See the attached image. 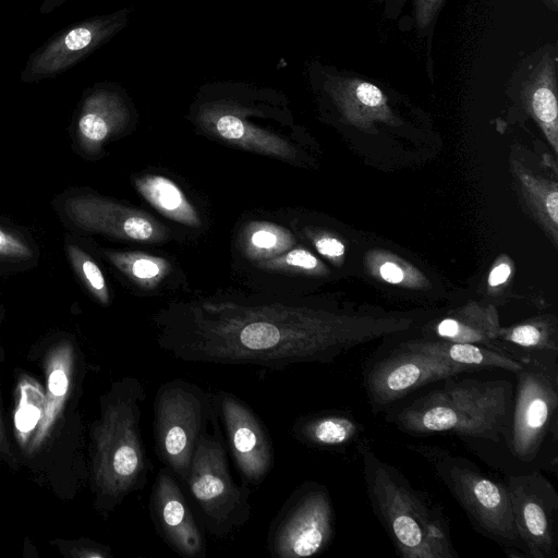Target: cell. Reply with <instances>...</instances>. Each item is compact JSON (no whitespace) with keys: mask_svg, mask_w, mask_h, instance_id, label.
<instances>
[{"mask_svg":"<svg viewBox=\"0 0 558 558\" xmlns=\"http://www.w3.org/2000/svg\"><path fill=\"white\" fill-rule=\"evenodd\" d=\"M157 324L160 348L179 361L272 371L328 364L355 345L402 330L393 316L337 314L280 302L174 308Z\"/></svg>","mask_w":558,"mask_h":558,"instance_id":"cell-1","label":"cell"},{"mask_svg":"<svg viewBox=\"0 0 558 558\" xmlns=\"http://www.w3.org/2000/svg\"><path fill=\"white\" fill-rule=\"evenodd\" d=\"M144 384L124 376L100 398L93 423L90 476L99 509L109 512L130 494L141 490L154 468L141 432Z\"/></svg>","mask_w":558,"mask_h":558,"instance_id":"cell-2","label":"cell"},{"mask_svg":"<svg viewBox=\"0 0 558 558\" xmlns=\"http://www.w3.org/2000/svg\"><path fill=\"white\" fill-rule=\"evenodd\" d=\"M371 508L402 558H459L446 515L366 440L359 442Z\"/></svg>","mask_w":558,"mask_h":558,"instance_id":"cell-3","label":"cell"},{"mask_svg":"<svg viewBox=\"0 0 558 558\" xmlns=\"http://www.w3.org/2000/svg\"><path fill=\"white\" fill-rule=\"evenodd\" d=\"M451 378V377H450ZM389 414L399 430L416 435L452 433L498 444L508 439L513 392L505 379L450 380Z\"/></svg>","mask_w":558,"mask_h":558,"instance_id":"cell-4","label":"cell"},{"mask_svg":"<svg viewBox=\"0 0 558 558\" xmlns=\"http://www.w3.org/2000/svg\"><path fill=\"white\" fill-rule=\"evenodd\" d=\"M408 448L428 463L476 532L507 550H523L506 483L494 480L468 458L439 446L408 444Z\"/></svg>","mask_w":558,"mask_h":558,"instance_id":"cell-5","label":"cell"},{"mask_svg":"<svg viewBox=\"0 0 558 558\" xmlns=\"http://www.w3.org/2000/svg\"><path fill=\"white\" fill-rule=\"evenodd\" d=\"M214 421L215 434L205 433L198 440L183 481L190 504L206 531L222 538L242 527L251 518V489L238 485L230 472L227 447Z\"/></svg>","mask_w":558,"mask_h":558,"instance_id":"cell-6","label":"cell"},{"mask_svg":"<svg viewBox=\"0 0 558 558\" xmlns=\"http://www.w3.org/2000/svg\"><path fill=\"white\" fill-rule=\"evenodd\" d=\"M153 411L156 454L182 484L199 438L216 418L213 392L175 378L158 387Z\"/></svg>","mask_w":558,"mask_h":558,"instance_id":"cell-7","label":"cell"},{"mask_svg":"<svg viewBox=\"0 0 558 558\" xmlns=\"http://www.w3.org/2000/svg\"><path fill=\"white\" fill-rule=\"evenodd\" d=\"M335 535V511L328 488L306 481L288 497L268 527L272 558H304L326 550Z\"/></svg>","mask_w":558,"mask_h":558,"instance_id":"cell-8","label":"cell"},{"mask_svg":"<svg viewBox=\"0 0 558 558\" xmlns=\"http://www.w3.org/2000/svg\"><path fill=\"white\" fill-rule=\"evenodd\" d=\"M515 393L512 401L508 447L521 462H532L550 429L557 425L558 369L523 363L514 372Z\"/></svg>","mask_w":558,"mask_h":558,"instance_id":"cell-9","label":"cell"},{"mask_svg":"<svg viewBox=\"0 0 558 558\" xmlns=\"http://www.w3.org/2000/svg\"><path fill=\"white\" fill-rule=\"evenodd\" d=\"M51 207L65 230L78 235L146 241L156 234L147 217L87 186L64 189L52 198Z\"/></svg>","mask_w":558,"mask_h":558,"instance_id":"cell-10","label":"cell"},{"mask_svg":"<svg viewBox=\"0 0 558 558\" xmlns=\"http://www.w3.org/2000/svg\"><path fill=\"white\" fill-rule=\"evenodd\" d=\"M517 534L532 558H557L558 493L538 471L509 475L506 481Z\"/></svg>","mask_w":558,"mask_h":558,"instance_id":"cell-11","label":"cell"},{"mask_svg":"<svg viewBox=\"0 0 558 558\" xmlns=\"http://www.w3.org/2000/svg\"><path fill=\"white\" fill-rule=\"evenodd\" d=\"M213 402L242 481L253 486L262 484L275 466V449L265 424L245 401L230 391L213 392Z\"/></svg>","mask_w":558,"mask_h":558,"instance_id":"cell-12","label":"cell"},{"mask_svg":"<svg viewBox=\"0 0 558 558\" xmlns=\"http://www.w3.org/2000/svg\"><path fill=\"white\" fill-rule=\"evenodd\" d=\"M470 371L435 356L399 347L374 362L363 376V385L374 412L428 384Z\"/></svg>","mask_w":558,"mask_h":558,"instance_id":"cell-13","label":"cell"},{"mask_svg":"<svg viewBox=\"0 0 558 558\" xmlns=\"http://www.w3.org/2000/svg\"><path fill=\"white\" fill-rule=\"evenodd\" d=\"M148 510L157 534L184 558H205L206 537L178 477L166 466L155 477Z\"/></svg>","mask_w":558,"mask_h":558,"instance_id":"cell-14","label":"cell"},{"mask_svg":"<svg viewBox=\"0 0 558 558\" xmlns=\"http://www.w3.org/2000/svg\"><path fill=\"white\" fill-rule=\"evenodd\" d=\"M117 26L114 16H104L64 28L33 52L21 80L35 83L66 71L111 36Z\"/></svg>","mask_w":558,"mask_h":558,"instance_id":"cell-15","label":"cell"},{"mask_svg":"<svg viewBox=\"0 0 558 558\" xmlns=\"http://www.w3.org/2000/svg\"><path fill=\"white\" fill-rule=\"evenodd\" d=\"M126 121L128 111L117 93L107 88L88 90L69 125L71 149L86 161L99 159L105 145L123 131Z\"/></svg>","mask_w":558,"mask_h":558,"instance_id":"cell-16","label":"cell"},{"mask_svg":"<svg viewBox=\"0 0 558 558\" xmlns=\"http://www.w3.org/2000/svg\"><path fill=\"white\" fill-rule=\"evenodd\" d=\"M495 349L519 362L558 369V340L553 322L537 319L505 329L499 328Z\"/></svg>","mask_w":558,"mask_h":558,"instance_id":"cell-17","label":"cell"},{"mask_svg":"<svg viewBox=\"0 0 558 558\" xmlns=\"http://www.w3.org/2000/svg\"><path fill=\"white\" fill-rule=\"evenodd\" d=\"M399 347L435 356L470 372L500 368L514 373L523 366L507 353L474 343L423 338L403 342Z\"/></svg>","mask_w":558,"mask_h":558,"instance_id":"cell-18","label":"cell"},{"mask_svg":"<svg viewBox=\"0 0 558 558\" xmlns=\"http://www.w3.org/2000/svg\"><path fill=\"white\" fill-rule=\"evenodd\" d=\"M363 425L350 414L323 411L295 420L291 434L300 444L315 449L337 450L357 441Z\"/></svg>","mask_w":558,"mask_h":558,"instance_id":"cell-19","label":"cell"},{"mask_svg":"<svg viewBox=\"0 0 558 558\" xmlns=\"http://www.w3.org/2000/svg\"><path fill=\"white\" fill-rule=\"evenodd\" d=\"M499 330L496 314L489 308L468 307L446 316L425 332L426 339L481 344L495 349Z\"/></svg>","mask_w":558,"mask_h":558,"instance_id":"cell-20","label":"cell"},{"mask_svg":"<svg viewBox=\"0 0 558 558\" xmlns=\"http://www.w3.org/2000/svg\"><path fill=\"white\" fill-rule=\"evenodd\" d=\"M50 353L46 366L48 383L47 398H45L46 407L43 420L34 434V440L31 445L33 449L40 446L49 436L52 426L60 415L70 385V342L62 341L57 343Z\"/></svg>","mask_w":558,"mask_h":558,"instance_id":"cell-21","label":"cell"},{"mask_svg":"<svg viewBox=\"0 0 558 558\" xmlns=\"http://www.w3.org/2000/svg\"><path fill=\"white\" fill-rule=\"evenodd\" d=\"M63 252L84 290L99 304L109 305L110 291L90 239L66 231L63 236Z\"/></svg>","mask_w":558,"mask_h":558,"instance_id":"cell-22","label":"cell"},{"mask_svg":"<svg viewBox=\"0 0 558 558\" xmlns=\"http://www.w3.org/2000/svg\"><path fill=\"white\" fill-rule=\"evenodd\" d=\"M40 260V248L31 230L0 216V278L27 272Z\"/></svg>","mask_w":558,"mask_h":558,"instance_id":"cell-23","label":"cell"},{"mask_svg":"<svg viewBox=\"0 0 558 558\" xmlns=\"http://www.w3.org/2000/svg\"><path fill=\"white\" fill-rule=\"evenodd\" d=\"M144 197L165 215L180 222L195 226L197 215L182 191L169 179L149 175L136 181Z\"/></svg>","mask_w":558,"mask_h":558,"instance_id":"cell-24","label":"cell"},{"mask_svg":"<svg viewBox=\"0 0 558 558\" xmlns=\"http://www.w3.org/2000/svg\"><path fill=\"white\" fill-rule=\"evenodd\" d=\"M554 66L545 65L530 92L533 114L542 124L556 149L557 144V99L555 95Z\"/></svg>","mask_w":558,"mask_h":558,"instance_id":"cell-25","label":"cell"},{"mask_svg":"<svg viewBox=\"0 0 558 558\" xmlns=\"http://www.w3.org/2000/svg\"><path fill=\"white\" fill-rule=\"evenodd\" d=\"M34 383H21V400L15 415V426L20 435L28 434L34 427L38 426L43 420L46 400L41 393L32 402Z\"/></svg>","mask_w":558,"mask_h":558,"instance_id":"cell-26","label":"cell"},{"mask_svg":"<svg viewBox=\"0 0 558 558\" xmlns=\"http://www.w3.org/2000/svg\"><path fill=\"white\" fill-rule=\"evenodd\" d=\"M71 549L74 550L71 554L74 557L106 558L111 556L109 548L94 542H75Z\"/></svg>","mask_w":558,"mask_h":558,"instance_id":"cell-27","label":"cell"},{"mask_svg":"<svg viewBox=\"0 0 558 558\" xmlns=\"http://www.w3.org/2000/svg\"><path fill=\"white\" fill-rule=\"evenodd\" d=\"M284 262L289 266L302 269H314L318 264L316 257L313 254L302 248L290 251L286 255Z\"/></svg>","mask_w":558,"mask_h":558,"instance_id":"cell-28","label":"cell"},{"mask_svg":"<svg viewBox=\"0 0 558 558\" xmlns=\"http://www.w3.org/2000/svg\"><path fill=\"white\" fill-rule=\"evenodd\" d=\"M278 241L277 233L270 229H259L251 236L252 245L260 250H271L277 246Z\"/></svg>","mask_w":558,"mask_h":558,"instance_id":"cell-29","label":"cell"},{"mask_svg":"<svg viewBox=\"0 0 558 558\" xmlns=\"http://www.w3.org/2000/svg\"><path fill=\"white\" fill-rule=\"evenodd\" d=\"M317 251L325 256L339 257L344 253L343 244L335 238H322L315 243Z\"/></svg>","mask_w":558,"mask_h":558,"instance_id":"cell-30","label":"cell"},{"mask_svg":"<svg viewBox=\"0 0 558 558\" xmlns=\"http://www.w3.org/2000/svg\"><path fill=\"white\" fill-rule=\"evenodd\" d=\"M0 457L2 459H4L8 463H10L11 465L15 462L13 450L11 448V444H10V440L8 439L5 427L3 424L1 407H0Z\"/></svg>","mask_w":558,"mask_h":558,"instance_id":"cell-31","label":"cell"},{"mask_svg":"<svg viewBox=\"0 0 558 558\" xmlns=\"http://www.w3.org/2000/svg\"><path fill=\"white\" fill-rule=\"evenodd\" d=\"M384 280L390 283H399L403 279L402 270L393 263L387 262L379 269Z\"/></svg>","mask_w":558,"mask_h":558,"instance_id":"cell-32","label":"cell"},{"mask_svg":"<svg viewBox=\"0 0 558 558\" xmlns=\"http://www.w3.org/2000/svg\"><path fill=\"white\" fill-rule=\"evenodd\" d=\"M511 269L507 264H500L496 266L489 274L488 283L492 287L499 286L504 283L508 277L510 276Z\"/></svg>","mask_w":558,"mask_h":558,"instance_id":"cell-33","label":"cell"},{"mask_svg":"<svg viewBox=\"0 0 558 558\" xmlns=\"http://www.w3.org/2000/svg\"><path fill=\"white\" fill-rule=\"evenodd\" d=\"M546 210L551 218L554 223L558 221V193L554 190L547 195L546 198Z\"/></svg>","mask_w":558,"mask_h":558,"instance_id":"cell-34","label":"cell"},{"mask_svg":"<svg viewBox=\"0 0 558 558\" xmlns=\"http://www.w3.org/2000/svg\"><path fill=\"white\" fill-rule=\"evenodd\" d=\"M66 0H43L40 5L41 13H49L64 3Z\"/></svg>","mask_w":558,"mask_h":558,"instance_id":"cell-35","label":"cell"},{"mask_svg":"<svg viewBox=\"0 0 558 558\" xmlns=\"http://www.w3.org/2000/svg\"><path fill=\"white\" fill-rule=\"evenodd\" d=\"M3 316H4V308H3L2 305H0V326H1V322L3 319ZM3 357H4L3 350H2V347L0 344V363L3 361Z\"/></svg>","mask_w":558,"mask_h":558,"instance_id":"cell-36","label":"cell"},{"mask_svg":"<svg viewBox=\"0 0 558 558\" xmlns=\"http://www.w3.org/2000/svg\"><path fill=\"white\" fill-rule=\"evenodd\" d=\"M424 1H429L430 3H435V1H437V0H424Z\"/></svg>","mask_w":558,"mask_h":558,"instance_id":"cell-37","label":"cell"}]
</instances>
